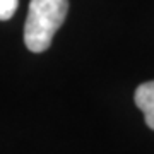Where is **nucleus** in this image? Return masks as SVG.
Instances as JSON below:
<instances>
[{
  "label": "nucleus",
  "instance_id": "obj_1",
  "mask_svg": "<svg viewBox=\"0 0 154 154\" xmlns=\"http://www.w3.org/2000/svg\"><path fill=\"white\" fill-rule=\"evenodd\" d=\"M69 12V0H31L24 24V43L29 51L43 53L50 48Z\"/></svg>",
  "mask_w": 154,
  "mask_h": 154
},
{
  "label": "nucleus",
  "instance_id": "obj_2",
  "mask_svg": "<svg viewBox=\"0 0 154 154\" xmlns=\"http://www.w3.org/2000/svg\"><path fill=\"white\" fill-rule=\"evenodd\" d=\"M134 101L137 108L144 113V120L146 125L154 130V81L142 82L135 89L134 94Z\"/></svg>",
  "mask_w": 154,
  "mask_h": 154
},
{
  "label": "nucleus",
  "instance_id": "obj_3",
  "mask_svg": "<svg viewBox=\"0 0 154 154\" xmlns=\"http://www.w3.org/2000/svg\"><path fill=\"white\" fill-rule=\"evenodd\" d=\"M19 0H0V21L11 19L17 11Z\"/></svg>",
  "mask_w": 154,
  "mask_h": 154
}]
</instances>
